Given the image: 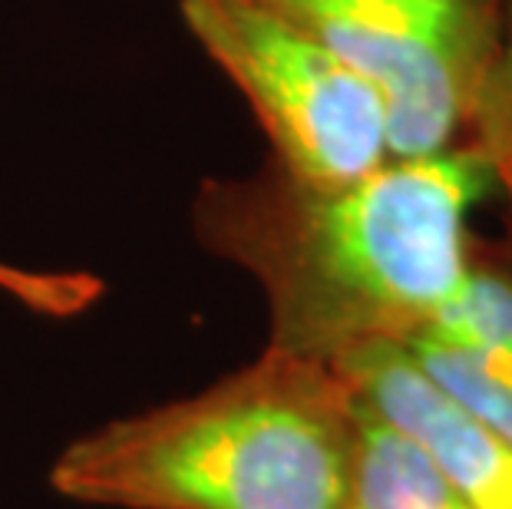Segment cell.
<instances>
[{
    "label": "cell",
    "mask_w": 512,
    "mask_h": 509,
    "mask_svg": "<svg viewBox=\"0 0 512 509\" xmlns=\"http://www.w3.org/2000/svg\"><path fill=\"white\" fill-rule=\"evenodd\" d=\"M463 143L483 153V159L493 166V176L512 172V0L503 4L499 47L483 86H479Z\"/></svg>",
    "instance_id": "9c48e42d"
},
{
    "label": "cell",
    "mask_w": 512,
    "mask_h": 509,
    "mask_svg": "<svg viewBox=\"0 0 512 509\" xmlns=\"http://www.w3.org/2000/svg\"><path fill=\"white\" fill-rule=\"evenodd\" d=\"M403 348L417 357V364L456 404L470 410L479 424H486L499 440H506L512 447V387L489 377L463 351H456L453 344H446L430 331H417L413 338L403 341Z\"/></svg>",
    "instance_id": "ba28073f"
},
{
    "label": "cell",
    "mask_w": 512,
    "mask_h": 509,
    "mask_svg": "<svg viewBox=\"0 0 512 509\" xmlns=\"http://www.w3.org/2000/svg\"><path fill=\"white\" fill-rule=\"evenodd\" d=\"M420 331L437 334L512 387V262L470 242L460 281Z\"/></svg>",
    "instance_id": "8992f818"
},
{
    "label": "cell",
    "mask_w": 512,
    "mask_h": 509,
    "mask_svg": "<svg viewBox=\"0 0 512 509\" xmlns=\"http://www.w3.org/2000/svg\"><path fill=\"white\" fill-rule=\"evenodd\" d=\"M331 367L354 397L403 433L470 509H512V447L460 407L400 341L341 354Z\"/></svg>",
    "instance_id": "5b68a950"
},
{
    "label": "cell",
    "mask_w": 512,
    "mask_h": 509,
    "mask_svg": "<svg viewBox=\"0 0 512 509\" xmlns=\"http://www.w3.org/2000/svg\"><path fill=\"white\" fill-rule=\"evenodd\" d=\"M496 186L506 192V199H509V209H512V172H499V176H496Z\"/></svg>",
    "instance_id": "8fae6325"
},
{
    "label": "cell",
    "mask_w": 512,
    "mask_h": 509,
    "mask_svg": "<svg viewBox=\"0 0 512 509\" xmlns=\"http://www.w3.org/2000/svg\"><path fill=\"white\" fill-rule=\"evenodd\" d=\"M377 93L390 159L460 146L506 0H261Z\"/></svg>",
    "instance_id": "3957f363"
},
{
    "label": "cell",
    "mask_w": 512,
    "mask_h": 509,
    "mask_svg": "<svg viewBox=\"0 0 512 509\" xmlns=\"http://www.w3.org/2000/svg\"><path fill=\"white\" fill-rule=\"evenodd\" d=\"M357 424L331 364L265 348L199 394L86 430L50 486L106 509H344Z\"/></svg>",
    "instance_id": "7a4b0ae2"
},
{
    "label": "cell",
    "mask_w": 512,
    "mask_h": 509,
    "mask_svg": "<svg viewBox=\"0 0 512 509\" xmlns=\"http://www.w3.org/2000/svg\"><path fill=\"white\" fill-rule=\"evenodd\" d=\"M37 288V275L34 268H20V265H10V262H0V291L10 295L14 301H24L34 295Z\"/></svg>",
    "instance_id": "30bf717a"
},
{
    "label": "cell",
    "mask_w": 512,
    "mask_h": 509,
    "mask_svg": "<svg viewBox=\"0 0 512 509\" xmlns=\"http://www.w3.org/2000/svg\"><path fill=\"white\" fill-rule=\"evenodd\" d=\"M361 404V400H357ZM344 509H470L413 443L361 404Z\"/></svg>",
    "instance_id": "52a82bcc"
},
{
    "label": "cell",
    "mask_w": 512,
    "mask_h": 509,
    "mask_svg": "<svg viewBox=\"0 0 512 509\" xmlns=\"http://www.w3.org/2000/svg\"><path fill=\"white\" fill-rule=\"evenodd\" d=\"M271 143V162L308 182H347L390 159L377 93L261 0H176Z\"/></svg>",
    "instance_id": "277c9868"
},
{
    "label": "cell",
    "mask_w": 512,
    "mask_h": 509,
    "mask_svg": "<svg viewBox=\"0 0 512 509\" xmlns=\"http://www.w3.org/2000/svg\"><path fill=\"white\" fill-rule=\"evenodd\" d=\"M493 166L460 143L387 159L347 182H308L278 162L199 189V242L248 272L268 301V348L331 364L407 341L433 318L470 255V209Z\"/></svg>",
    "instance_id": "6da1fadb"
}]
</instances>
